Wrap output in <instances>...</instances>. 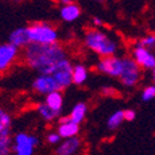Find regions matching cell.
I'll list each match as a JSON object with an SVG mask.
<instances>
[{
	"label": "cell",
	"mask_w": 155,
	"mask_h": 155,
	"mask_svg": "<svg viewBox=\"0 0 155 155\" xmlns=\"http://www.w3.org/2000/svg\"><path fill=\"white\" fill-rule=\"evenodd\" d=\"M30 44H52L57 42V31L54 26L46 22H34L28 26Z\"/></svg>",
	"instance_id": "3957f363"
},
{
	"label": "cell",
	"mask_w": 155,
	"mask_h": 155,
	"mask_svg": "<svg viewBox=\"0 0 155 155\" xmlns=\"http://www.w3.org/2000/svg\"><path fill=\"white\" fill-rule=\"evenodd\" d=\"M37 112H38V114H40V117L44 120H46V122L55 120L56 118L60 117V113H61V112H57V110L52 109L46 102L45 103H41V104L37 106Z\"/></svg>",
	"instance_id": "9a60e30c"
},
{
	"label": "cell",
	"mask_w": 155,
	"mask_h": 155,
	"mask_svg": "<svg viewBox=\"0 0 155 155\" xmlns=\"http://www.w3.org/2000/svg\"><path fill=\"white\" fill-rule=\"evenodd\" d=\"M154 81H155V67H154Z\"/></svg>",
	"instance_id": "f546056e"
},
{
	"label": "cell",
	"mask_w": 155,
	"mask_h": 155,
	"mask_svg": "<svg viewBox=\"0 0 155 155\" xmlns=\"http://www.w3.org/2000/svg\"><path fill=\"white\" fill-rule=\"evenodd\" d=\"M12 149V141L10 135H0V155H8Z\"/></svg>",
	"instance_id": "ffe728a7"
},
{
	"label": "cell",
	"mask_w": 155,
	"mask_h": 155,
	"mask_svg": "<svg viewBox=\"0 0 155 155\" xmlns=\"http://www.w3.org/2000/svg\"><path fill=\"white\" fill-rule=\"evenodd\" d=\"M135 119V112L132 109L124 110V120H134Z\"/></svg>",
	"instance_id": "484cf974"
},
{
	"label": "cell",
	"mask_w": 155,
	"mask_h": 155,
	"mask_svg": "<svg viewBox=\"0 0 155 155\" xmlns=\"http://www.w3.org/2000/svg\"><path fill=\"white\" fill-rule=\"evenodd\" d=\"M155 97V87H147L144 89V92H143V96H141V98H143V101L148 102L150 99H153Z\"/></svg>",
	"instance_id": "7402d4cb"
},
{
	"label": "cell",
	"mask_w": 155,
	"mask_h": 155,
	"mask_svg": "<svg viewBox=\"0 0 155 155\" xmlns=\"http://www.w3.org/2000/svg\"><path fill=\"white\" fill-rule=\"evenodd\" d=\"M80 149H81V140L76 135V137L66 138V140H63L60 144V147L56 149V154H58V155H73L76 153H78Z\"/></svg>",
	"instance_id": "8fae6325"
},
{
	"label": "cell",
	"mask_w": 155,
	"mask_h": 155,
	"mask_svg": "<svg viewBox=\"0 0 155 155\" xmlns=\"http://www.w3.org/2000/svg\"><path fill=\"white\" fill-rule=\"evenodd\" d=\"M86 114H87V106L84 104V103L80 102L72 108V110L70 113V119L76 122V123H78V124H81V122L86 117Z\"/></svg>",
	"instance_id": "2e32d148"
},
{
	"label": "cell",
	"mask_w": 155,
	"mask_h": 155,
	"mask_svg": "<svg viewBox=\"0 0 155 155\" xmlns=\"http://www.w3.org/2000/svg\"><path fill=\"white\" fill-rule=\"evenodd\" d=\"M73 66L71 64V62L64 58L62 60L55 68V71L52 72L54 78L56 80V82L58 83L60 89H66L67 87H70V84L73 83Z\"/></svg>",
	"instance_id": "5b68a950"
},
{
	"label": "cell",
	"mask_w": 155,
	"mask_h": 155,
	"mask_svg": "<svg viewBox=\"0 0 155 155\" xmlns=\"http://www.w3.org/2000/svg\"><path fill=\"white\" fill-rule=\"evenodd\" d=\"M73 83L77 86H81L86 82L87 80V68L82 64H77L73 67Z\"/></svg>",
	"instance_id": "e0dca14e"
},
{
	"label": "cell",
	"mask_w": 155,
	"mask_h": 155,
	"mask_svg": "<svg viewBox=\"0 0 155 155\" xmlns=\"http://www.w3.org/2000/svg\"><path fill=\"white\" fill-rule=\"evenodd\" d=\"M47 143L48 144H58L60 143V140L62 139V137L60 135V133H55V132H51L48 135H47Z\"/></svg>",
	"instance_id": "603a6c76"
},
{
	"label": "cell",
	"mask_w": 155,
	"mask_h": 155,
	"mask_svg": "<svg viewBox=\"0 0 155 155\" xmlns=\"http://www.w3.org/2000/svg\"><path fill=\"white\" fill-rule=\"evenodd\" d=\"M38 145V139L28 133H19L12 141V150L18 155H31Z\"/></svg>",
	"instance_id": "277c9868"
},
{
	"label": "cell",
	"mask_w": 155,
	"mask_h": 155,
	"mask_svg": "<svg viewBox=\"0 0 155 155\" xmlns=\"http://www.w3.org/2000/svg\"><path fill=\"white\" fill-rule=\"evenodd\" d=\"M11 2H15V3H19V2H21V0H11Z\"/></svg>",
	"instance_id": "f1b7e54d"
},
{
	"label": "cell",
	"mask_w": 155,
	"mask_h": 155,
	"mask_svg": "<svg viewBox=\"0 0 155 155\" xmlns=\"http://www.w3.org/2000/svg\"><path fill=\"white\" fill-rule=\"evenodd\" d=\"M9 42L20 47H26L30 44V37H29V32H28V26L26 28H19L16 30H14L10 36H9Z\"/></svg>",
	"instance_id": "7c38bea8"
},
{
	"label": "cell",
	"mask_w": 155,
	"mask_h": 155,
	"mask_svg": "<svg viewBox=\"0 0 155 155\" xmlns=\"http://www.w3.org/2000/svg\"><path fill=\"white\" fill-rule=\"evenodd\" d=\"M94 2H103V0H94Z\"/></svg>",
	"instance_id": "4dcf8cb0"
},
{
	"label": "cell",
	"mask_w": 155,
	"mask_h": 155,
	"mask_svg": "<svg viewBox=\"0 0 155 155\" xmlns=\"http://www.w3.org/2000/svg\"><path fill=\"white\" fill-rule=\"evenodd\" d=\"M153 45H155V36H153V35L147 36L145 38L141 40V46H149L150 47Z\"/></svg>",
	"instance_id": "d4e9b609"
},
{
	"label": "cell",
	"mask_w": 155,
	"mask_h": 155,
	"mask_svg": "<svg viewBox=\"0 0 155 155\" xmlns=\"http://www.w3.org/2000/svg\"><path fill=\"white\" fill-rule=\"evenodd\" d=\"M34 91L40 93V94H47L52 91H57L60 89L58 83L54 78L52 74H46V73H40V76L36 77V80L32 83ZM61 91V89H60Z\"/></svg>",
	"instance_id": "ba28073f"
},
{
	"label": "cell",
	"mask_w": 155,
	"mask_h": 155,
	"mask_svg": "<svg viewBox=\"0 0 155 155\" xmlns=\"http://www.w3.org/2000/svg\"><path fill=\"white\" fill-rule=\"evenodd\" d=\"M149 55V51L144 46H139L134 50V60L138 62V64H143Z\"/></svg>",
	"instance_id": "44dd1931"
},
{
	"label": "cell",
	"mask_w": 155,
	"mask_h": 155,
	"mask_svg": "<svg viewBox=\"0 0 155 155\" xmlns=\"http://www.w3.org/2000/svg\"><path fill=\"white\" fill-rule=\"evenodd\" d=\"M80 15H81V9L74 3L63 5L60 10V16L62 18V20L67 21V22H72V21L77 20L80 18Z\"/></svg>",
	"instance_id": "4fadbf2b"
},
{
	"label": "cell",
	"mask_w": 155,
	"mask_h": 155,
	"mask_svg": "<svg viewBox=\"0 0 155 155\" xmlns=\"http://www.w3.org/2000/svg\"><path fill=\"white\" fill-rule=\"evenodd\" d=\"M11 118L10 115L0 108V135H10Z\"/></svg>",
	"instance_id": "ac0fdd59"
},
{
	"label": "cell",
	"mask_w": 155,
	"mask_h": 155,
	"mask_svg": "<svg viewBox=\"0 0 155 155\" xmlns=\"http://www.w3.org/2000/svg\"><path fill=\"white\" fill-rule=\"evenodd\" d=\"M122 83L130 87L137 83L139 80V66L138 62L129 60V58H123V71L120 74Z\"/></svg>",
	"instance_id": "52a82bcc"
},
{
	"label": "cell",
	"mask_w": 155,
	"mask_h": 155,
	"mask_svg": "<svg viewBox=\"0 0 155 155\" xmlns=\"http://www.w3.org/2000/svg\"><path fill=\"white\" fill-rule=\"evenodd\" d=\"M93 22H94V25H97V26L102 25V20L99 18H93Z\"/></svg>",
	"instance_id": "4316f807"
},
{
	"label": "cell",
	"mask_w": 155,
	"mask_h": 155,
	"mask_svg": "<svg viewBox=\"0 0 155 155\" xmlns=\"http://www.w3.org/2000/svg\"><path fill=\"white\" fill-rule=\"evenodd\" d=\"M123 120H124V112L118 110V112L113 113V114L110 115V117L108 118L107 125H108V128H109V129L114 130V129H117V128L122 124V122H123Z\"/></svg>",
	"instance_id": "d6986e66"
},
{
	"label": "cell",
	"mask_w": 155,
	"mask_h": 155,
	"mask_svg": "<svg viewBox=\"0 0 155 155\" xmlns=\"http://www.w3.org/2000/svg\"><path fill=\"white\" fill-rule=\"evenodd\" d=\"M143 66L145 68H154L155 67V57L153 55H149L145 60V62L143 63Z\"/></svg>",
	"instance_id": "cb8c5ba5"
},
{
	"label": "cell",
	"mask_w": 155,
	"mask_h": 155,
	"mask_svg": "<svg viewBox=\"0 0 155 155\" xmlns=\"http://www.w3.org/2000/svg\"><path fill=\"white\" fill-rule=\"evenodd\" d=\"M84 44L89 50L102 56L114 55L117 51V44L98 30H89L84 36Z\"/></svg>",
	"instance_id": "7a4b0ae2"
},
{
	"label": "cell",
	"mask_w": 155,
	"mask_h": 155,
	"mask_svg": "<svg viewBox=\"0 0 155 155\" xmlns=\"http://www.w3.org/2000/svg\"><path fill=\"white\" fill-rule=\"evenodd\" d=\"M97 68L106 74H109L113 77H120L123 71V60L114 57L113 55L104 56V58L99 61Z\"/></svg>",
	"instance_id": "8992f818"
},
{
	"label": "cell",
	"mask_w": 155,
	"mask_h": 155,
	"mask_svg": "<svg viewBox=\"0 0 155 155\" xmlns=\"http://www.w3.org/2000/svg\"><path fill=\"white\" fill-rule=\"evenodd\" d=\"M60 3L62 4V5H67V4H71V3H73L72 0H60Z\"/></svg>",
	"instance_id": "83f0119b"
},
{
	"label": "cell",
	"mask_w": 155,
	"mask_h": 155,
	"mask_svg": "<svg viewBox=\"0 0 155 155\" xmlns=\"http://www.w3.org/2000/svg\"><path fill=\"white\" fill-rule=\"evenodd\" d=\"M19 55V47L12 44L0 45V72H5L16 60Z\"/></svg>",
	"instance_id": "9c48e42d"
},
{
	"label": "cell",
	"mask_w": 155,
	"mask_h": 155,
	"mask_svg": "<svg viewBox=\"0 0 155 155\" xmlns=\"http://www.w3.org/2000/svg\"><path fill=\"white\" fill-rule=\"evenodd\" d=\"M57 132L60 133V135L63 139L71 138V137H76L77 134L80 133V124L73 122V120H71L70 115H68V117H63L60 120Z\"/></svg>",
	"instance_id": "30bf717a"
},
{
	"label": "cell",
	"mask_w": 155,
	"mask_h": 155,
	"mask_svg": "<svg viewBox=\"0 0 155 155\" xmlns=\"http://www.w3.org/2000/svg\"><path fill=\"white\" fill-rule=\"evenodd\" d=\"M64 58H67V54L58 42H31L25 47L24 52V60L29 67L37 71L38 73L46 74H52L56 66Z\"/></svg>",
	"instance_id": "6da1fadb"
},
{
	"label": "cell",
	"mask_w": 155,
	"mask_h": 155,
	"mask_svg": "<svg viewBox=\"0 0 155 155\" xmlns=\"http://www.w3.org/2000/svg\"><path fill=\"white\" fill-rule=\"evenodd\" d=\"M45 102L52 109H55L57 112H61L62 107H63V97L61 94V91H60V89H57V91H52V92L47 93Z\"/></svg>",
	"instance_id": "5bb4252c"
}]
</instances>
